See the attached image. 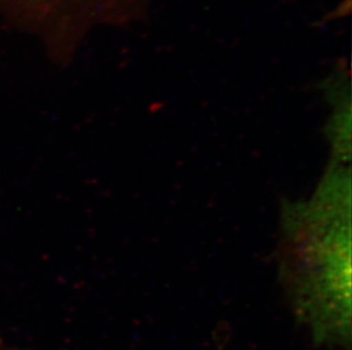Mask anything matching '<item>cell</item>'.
Returning <instances> with one entry per match:
<instances>
[{
  "label": "cell",
  "mask_w": 352,
  "mask_h": 350,
  "mask_svg": "<svg viewBox=\"0 0 352 350\" xmlns=\"http://www.w3.org/2000/svg\"><path fill=\"white\" fill-rule=\"evenodd\" d=\"M153 0H0L3 21L39 41L54 63L67 67L90 32L146 20Z\"/></svg>",
  "instance_id": "1"
}]
</instances>
